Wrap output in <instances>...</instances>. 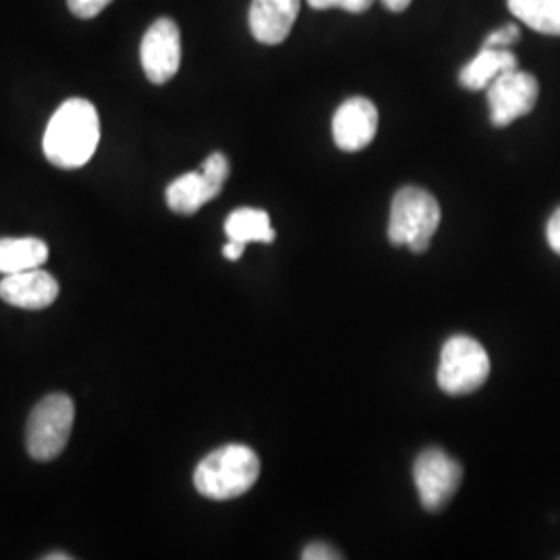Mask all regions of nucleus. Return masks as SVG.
Segmentation results:
<instances>
[{
  "label": "nucleus",
  "instance_id": "nucleus-1",
  "mask_svg": "<svg viewBox=\"0 0 560 560\" xmlns=\"http://www.w3.org/2000/svg\"><path fill=\"white\" fill-rule=\"evenodd\" d=\"M101 141V119L92 102H62L44 133V154L59 168H80L94 156Z\"/></svg>",
  "mask_w": 560,
  "mask_h": 560
},
{
  "label": "nucleus",
  "instance_id": "nucleus-2",
  "mask_svg": "<svg viewBox=\"0 0 560 560\" xmlns=\"http://www.w3.org/2000/svg\"><path fill=\"white\" fill-rule=\"evenodd\" d=\"M260 478L258 455L243 444H226L201 460L194 474L196 490L210 501H233Z\"/></svg>",
  "mask_w": 560,
  "mask_h": 560
},
{
  "label": "nucleus",
  "instance_id": "nucleus-3",
  "mask_svg": "<svg viewBox=\"0 0 560 560\" xmlns=\"http://www.w3.org/2000/svg\"><path fill=\"white\" fill-rule=\"evenodd\" d=\"M439 224L441 206L430 191L407 185L395 194L388 219V241L393 245H407L413 254H425Z\"/></svg>",
  "mask_w": 560,
  "mask_h": 560
},
{
  "label": "nucleus",
  "instance_id": "nucleus-4",
  "mask_svg": "<svg viewBox=\"0 0 560 560\" xmlns=\"http://www.w3.org/2000/svg\"><path fill=\"white\" fill-rule=\"evenodd\" d=\"M75 420V405L67 395H48L34 407L27 430L25 446L30 457L52 460L65 451Z\"/></svg>",
  "mask_w": 560,
  "mask_h": 560
},
{
  "label": "nucleus",
  "instance_id": "nucleus-5",
  "mask_svg": "<svg viewBox=\"0 0 560 560\" xmlns=\"http://www.w3.org/2000/svg\"><path fill=\"white\" fill-rule=\"evenodd\" d=\"M490 376V358L480 342L467 335H457L444 342L439 365L442 393L460 397L476 393Z\"/></svg>",
  "mask_w": 560,
  "mask_h": 560
},
{
  "label": "nucleus",
  "instance_id": "nucleus-6",
  "mask_svg": "<svg viewBox=\"0 0 560 560\" xmlns=\"http://www.w3.org/2000/svg\"><path fill=\"white\" fill-rule=\"evenodd\" d=\"M231 164L221 152L210 154L200 171L180 175L166 187V203L173 212L191 217L200 210L203 203L214 200L229 179Z\"/></svg>",
  "mask_w": 560,
  "mask_h": 560
},
{
  "label": "nucleus",
  "instance_id": "nucleus-7",
  "mask_svg": "<svg viewBox=\"0 0 560 560\" xmlns=\"http://www.w3.org/2000/svg\"><path fill=\"white\" fill-rule=\"evenodd\" d=\"M413 480L421 506L430 513H439L457 494L463 467L442 448H425L413 463Z\"/></svg>",
  "mask_w": 560,
  "mask_h": 560
},
{
  "label": "nucleus",
  "instance_id": "nucleus-8",
  "mask_svg": "<svg viewBox=\"0 0 560 560\" xmlns=\"http://www.w3.org/2000/svg\"><path fill=\"white\" fill-rule=\"evenodd\" d=\"M538 80L520 69L506 71L488 85L490 120L494 127H506L513 120L529 115L538 102Z\"/></svg>",
  "mask_w": 560,
  "mask_h": 560
},
{
  "label": "nucleus",
  "instance_id": "nucleus-9",
  "mask_svg": "<svg viewBox=\"0 0 560 560\" xmlns=\"http://www.w3.org/2000/svg\"><path fill=\"white\" fill-rule=\"evenodd\" d=\"M141 67L145 78L162 85L177 75L180 67V32L168 18L154 21L145 32L140 48Z\"/></svg>",
  "mask_w": 560,
  "mask_h": 560
},
{
  "label": "nucleus",
  "instance_id": "nucleus-10",
  "mask_svg": "<svg viewBox=\"0 0 560 560\" xmlns=\"http://www.w3.org/2000/svg\"><path fill=\"white\" fill-rule=\"evenodd\" d=\"M378 131V110L368 98L342 102L332 117V138L342 152H360Z\"/></svg>",
  "mask_w": 560,
  "mask_h": 560
},
{
  "label": "nucleus",
  "instance_id": "nucleus-11",
  "mask_svg": "<svg viewBox=\"0 0 560 560\" xmlns=\"http://www.w3.org/2000/svg\"><path fill=\"white\" fill-rule=\"evenodd\" d=\"M0 298L21 310H44L59 298V282L40 268L4 275L0 280Z\"/></svg>",
  "mask_w": 560,
  "mask_h": 560
},
{
  "label": "nucleus",
  "instance_id": "nucleus-12",
  "mask_svg": "<svg viewBox=\"0 0 560 560\" xmlns=\"http://www.w3.org/2000/svg\"><path fill=\"white\" fill-rule=\"evenodd\" d=\"M301 0H252L249 30L261 44H280L287 40L298 13Z\"/></svg>",
  "mask_w": 560,
  "mask_h": 560
},
{
  "label": "nucleus",
  "instance_id": "nucleus-13",
  "mask_svg": "<svg viewBox=\"0 0 560 560\" xmlns=\"http://www.w3.org/2000/svg\"><path fill=\"white\" fill-rule=\"evenodd\" d=\"M517 57L509 48H494V46H483L480 55L474 60H469L460 69L459 81L463 88L480 92L488 90V85L502 73L517 69Z\"/></svg>",
  "mask_w": 560,
  "mask_h": 560
},
{
  "label": "nucleus",
  "instance_id": "nucleus-14",
  "mask_svg": "<svg viewBox=\"0 0 560 560\" xmlns=\"http://www.w3.org/2000/svg\"><path fill=\"white\" fill-rule=\"evenodd\" d=\"M48 260V245L36 237L0 240V275H15L42 268Z\"/></svg>",
  "mask_w": 560,
  "mask_h": 560
},
{
  "label": "nucleus",
  "instance_id": "nucleus-15",
  "mask_svg": "<svg viewBox=\"0 0 560 560\" xmlns=\"http://www.w3.org/2000/svg\"><path fill=\"white\" fill-rule=\"evenodd\" d=\"M224 233L229 241L247 243H272L277 233L270 226V217L264 210L256 208H240L229 214L224 222Z\"/></svg>",
  "mask_w": 560,
  "mask_h": 560
},
{
  "label": "nucleus",
  "instance_id": "nucleus-16",
  "mask_svg": "<svg viewBox=\"0 0 560 560\" xmlns=\"http://www.w3.org/2000/svg\"><path fill=\"white\" fill-rule=\"evenodd\" d=\"M511 13L544 36H560V0H506Z\"/></svg>",
  "mask_w": 560,
  "mask_h": 560
},
{
  "label": "nucleus",
  "instance_id": "nucleus-17",
  "mask_svg": "<svg viewBox=\"0 0 560 560\" xmlns=\"http://www.w3.org/2000/svg\"><path fill=\"white\" fill-rule=\"evenodd\" d=\"M67 2H69V9L75 18L92 20V18L102 13L113 0H67Z\"/></svg>",
  "mask_w": 560,
  "mask_h": 560
},
{
  "label": "nucleus",
  "instance_id": "nucleus-18",
  "mask_svg": "<svg viewBox=\"0 0 560 560\" xmlns=\"http://www.w3.org/2000/svg\"><path fill=\"white\" fill-rule=\"evenodd\" d=\"M520 38V27H517L515 23H509V25H504V27H501V30L492 32V34L488 36V40H486L483 46H494V48H509L513 42H517Z\"/></svg>",
  "mask_w": 560,
  "mask_h": 560
},
{
  "label": "nucleus",
  "instance_id": "nucleus-19",
  "mask_svg": "<svg viewBox=\"0 0 560 560\" xmlns=\"http://www.w3.org/2000/svg\"><path fill=\"white\" fill-rule=\"evenodd\" d=\"M305 560H337L340 559L339 552L332 548V546H328V544H322V541H316V544H310L305 550H303V555H301Z\"/></svg>",
  "mask_w": 560,
  "mask_h": 560
},
{
  "label": "nucleus",
  "instance_id": "nucleus-20",
  "mask_svg": "<svg viewBox=\"0 0 560 560\" xmlns=\"http://www.w3.org/2000/svg\"><path fill=\"white\" fill-rule=\"evenodd\" d=\"M546 240H548V245L560 256V208L546 224Z\"/></svg>",
  "mask_w": 560,
  "mask_h": 560
},
{
  "label": "nucleus",
  "instance_id": "nucleus-21",
  "mask_svg": "<svg viewBox=\"0 0 560 560\" xmlns=\"http://www.w3.org/2000/svg\"><path fill=\"white\" fill-rule=\"evenodd\" d=\"M374 4V0H339L337 9L349 11V13H363Z\"/></svg>",
  "mask_w": 560,
  "mask_h": 560
},
{
  "label": "nucleus",
  "instance_id": "nucleus-22",
  "mask_svg": "<svg viewBox=\"0 0 560 560\" xmlns=\"http://www.w3.org/2000/svg\"><path fill=\"white\" fill-rule=\"evenodd\" d=\"M243 249H245V245L240 243V241H229V243L224 245L222 254H224V258H226V260L237 261L241 256H243Z\"/></svg>",
  "mask_w": 560,
  "mask_h": 560
},
{
  "label": "nucleus",
  "instance_id": "nucleus-23",
  "mask_svg": "<svg viewBox=\"0 0 560 560\" xmlns=\"http://www.w3.org/2000/svg\"><path fill=\"white\" fill-rule=\"evenodd\" d=\"M382 2L386 4V9H390V11H395V13L405 11V9L411 4V0H382Z\"/></svg>",
  "mask_w": 560,
  "mask_h": 560
},
{
  "label": "nucleus",
  "instance_id": "nucleus-24",
  "mask_svg": "<svg viewBox=\"0 0 560 560\" xmlns=\"http://www.w3.org/2000/svg\"><path fill=\"white\" fill-rule=\"evenodd\" d=\"M307 4L312 7V9H335L337 4H339V0H307Z\"/></svg>",
  "mask_w": 560,
  "mask_h": 560
},
{
  "label": "nucleus",
  "instance_id": "nucleus-25",
  "mask_svg": "<svg viewBox=\"0 0 560 560\" xmlns=\"http://www.w3.org/2000/svg\"><path fill=\"white\" fill-rule=\"evenodd\" d=\"M69 560L71 559V557H69V555H46V557H44V560Z\"/></svg>",
  "mask_w": 560,
  "mask_h": 560
}]
</instances>
